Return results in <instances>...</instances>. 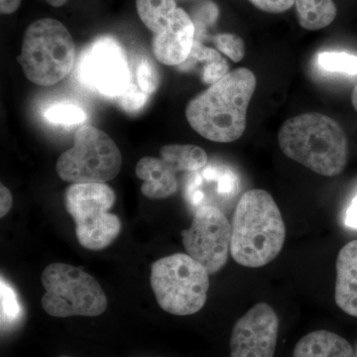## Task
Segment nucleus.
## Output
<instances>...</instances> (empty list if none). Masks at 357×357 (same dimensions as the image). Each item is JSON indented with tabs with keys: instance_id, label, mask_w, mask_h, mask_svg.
Returning <instances> with one entry per match:
<instances>
[{
	"instance_id": "obj_30",
	"label": "nucleus",
	"mask_w": 357,
	"mask_h": 357,
	"mask_svg": "<svg viewBox=\"0 0 357 357\" xmlns=\"http://www.w3.org/2000/svg\"><path fill=\"white\" fill-rule=\"evenodd\" d=\"M21 0H0V13L1 14H13L20 8Z\"/></svg>"
},
{
	"instance_id": "obj_7",
	"label": "nucleus",
	"mask_w": 357,
	"mask_h": 357,
	"mask_svg": "<svg viewBox=\"0 0 357 357\" xmlns=\"http://www.w3.org/2000/svg\"><path fill=\"white\" fill-rule=\"evenodd\" d=\"M115 195L102 183L73 184L65 194L66 210L74 218L77 241L84 248L102 250L121 231V222L110 213Z\"/></svg>"
},
{
	"instance_id": "obj_5",
	"label": "nucleus",
	"mask_w": 357,
	"mask_h": 357,
	"mask_svg": "<svg viewBox=\"0 0 357 357\" xmlns=\"http://www.w3.org/2000/svg\"><path fill=\"white\" fill-rule=\"evenodd\" d=\"M150 281L159 306L175 316L201 311L210 289V274L206 268L183 253L154 262Z\"/></svg>"
},
{
	"instance_id": "obj_6",
	"label": "nucleus",
	"mask_w": 357,
	"mask_h": 357,
	"mask_svg": "<svg viewBox=\"0 0 357 357\" xmlns=\"http://www.w3.org/2000/svg\"><path fill=\"white\" fill-rule=\"evenodd\" d=\"M41 281L45 289L42 307L52 317H98L107 310L102 288L81 268L53 263L45 268Z\"/></svg>"
},
{
	"instance_id": "obj_8",
	"label": "nucleus",
	"mask_w": 357,
	"mask_h": 357,
	"mask_svg": "<svg viewBox=\"0 0 357 357\" xmlns=\"http://www.w3.org/2000/svg\"><path fill=\"white\" fill-rule=\"evenodd\" d=\"M122 166L119 147L107 133L86 126L75 134L74 145L59 157L57 173L74 184L105 183L114 180Z\"/></svg>"
},
{
	"instance_id": "obj_1",
	"label": "nucleus",
	"mask_w": 357,
	"mask_h": 357,
	"mask_svg": "<svg viewBox=\"0 0 357 357\" xmlns=\"http://www.w3.org/2000/svg\"><path fill=\"white\" fill-rule=\"evenodd\" d=\"M256 84L252 70L246 68L231 70L188 103V122L199 135L213 142L239 139L245 131Z\"/></svg>"
},
{
	"instance_id": "obj_24",
	"label": "nucleus",
	"mask_w": 357,
	"mask_h": 357,
	"mask_svg": "<svg viewBox=\"0 0 357 357\" xmlns=\"http://www.w3.org/2000/svg\"><path fill=\"white\" fill-rule=\"evenodd\" d=\"M149 96L138 84L131 83L128 89L119 96V105L129 114H138L147 105Z\"/></svg>"
},
{
	"instance_id": "obj_26",
	"label": "nucleus",
	"mask_w": 357,
	"mask_h": 357,
	"mask_svg": "<svg viewBox=\"0 0 357 357\" xmlns=\"http://www.w3.org/2000/svg\"><path fill=\"white\" fill-rule=\"evenodd\" d=\"M218 17V8L210 0L199 2V6L194 10V18H192L197 30H202L206 26L213 25Z\"/></svg>"
},
{
	"instance_id": "obj_29",
	"label": "nucleus",
	"mask_w": 357,
	"mask_h": 357,
	"mask_svg": "<svg viewBox=\"0 0 357 357\" xmlns=\"http://www.w3.org/2000/svg\"><path fill=\"white\" fill-rule=\"evenodd\" d=\"M345 225L351 229H357V195L356 198L352 199L351 206L347 208L345 215Z\"/></svg>"
},
{
	"instance_id": "obj_32",
	"label": "nucleus",
	"mask_w": 357,
	"mask_h": 357,
	"mask_svg": "<svg viewBox=\"0 0 357 357\" xmlns=\"http://www.w3.org/2000/svg\"><path fill=\"white\" fill-rule=\"evenodd\" d=\"M351 102L352 105H354V109H356L357 112V84L356 86H354V91H352Z\"/></svg>"
},
{
	"instance_id": "obj_15",
	"label": "nucleus",
	"mask_w": 357,
	"mask_h": 357,
	"mask_svg": "<svg viewBox=\"0 0 357 357\" xmlns=\"http://www.w3.org/2000/svg\"><path fill=\"white\" fill-rule=\"evenodd\" d=\"M293 357H354V349L345 338L328 331H316L301 338Z\"/></svg>"
},
{
	"instance_id": "obj_3",
	"label": "nucleus",
	"mask_w": 357,
	"mask_h": 357,
	"mask_svg": "<svg viewBox=\"0 0 357 357\" xmlns=\"http://www.w3.org/2000/svg\"><path fill=\"white\" fill-rule=\"evenodd\" d=\"M282 152L312 172L335 177L344 172L349 144L344 129L332 117L307 112L284 122L278 134Z\"/></svg>"
},
{
	"instance_id": "obj_34",
	"label": "nucleus",
	"mask_w": 357,
	"mask_h": 357,
	"mask_svg": "<svg viewBox=\"0 0 357 357\" xmlns=\"http://www.w3.org/2000/svg\"><path fill=\"white\" fill-rule=\"evenodd\" d=\"M354 357H357V344H356V351H354Z\"/></svg>"
},
{
	"instance_id": "obj_2",
	"label": "nucleus",
	"mask_w": 357,
	"mask_h": 357,
	"mask_svg": "<svg viewBox=\"0 0 357 357\" xmlns=\"http://www.w3.org/2000/svg\"><path fill=\"white\" fill-rule=\"evenodd\" d=\"M230 255L241 266L259 268L281 252L286 227L281 211L269 192L249 190L237 204L231 223Z\"/></svg>"
},
{
	"instance_id": "obj_21",
	"label": "nucleus",
	"mask_w": 357,
	"mask_h": 357,
	"mask_svg": "<svg viewBox=\"0 0 357 357\" xmlns=\"http://www.w3.org/2000/svg\"><path fill=\"white\" fill-rule=\"evenodd\" d=\"M318 64L326 72L357 75V56L351 54L324 52L319 54Z\"/></svg>"
},
{
	"instance_id": "obj_11",
	"label": "nucleus",
	"mask_w": 357,
	"mask_h": 357,
	"mask_svg": "<svg viewBox=\"0 0 357 357\" xmlns=\"http://www.w3.org/2000/svg\"><path fill=\"white\" fill-rule=\"evenodd\" d=\"M279 319L267 303H258L236 321L230 338L231 357H274Z\"/></svg>"
},
{
	"instance_id": "obj_16",
	"label": "nucleus",
	"mask_w": 357,
	"mask_h": 357,
	"mask_svg": "<svg viewBox=\"0 0 357 357\" xmlns=\"http://www.w3.org/2000/svg\"><path fill=\"white\" fill-rule=\"evenodd\" d=\"M160 154L177 173L198 172L208 165V162L206 152L196 145H166L162 148Z\"/></svg>"
},
{
	"instance_id": "obj_31",
	"label": "nucleus",
	"mask_w": 357,
	"mask_h": 357,
	"mask_svg": "<svg viewBox=\"0 0 357 357\" xmlns=\"http://www.w3.org/2000/svg\"><path fill=\"white\" fill-rule=\"evenodd\" d=\"M47 2H48L50 6L54 7H61L64 6L66 2L68 1V0H46Z\"/></svg>"
},
{
	"instance_id": "obj_33",
	"label": "nucleus",
	"mask_w": 357,
	"mask_h": 357,
	"mask_svg": "<svg viewBox=\"0 0 357 357\" xmlns=\"http://www.w3.org/2000/svg\"><path fill=\"white\" fill-rule=\"evenodd\" d=\"M181 1L202 2V1H204V0H181Z\"/></svg>"
},
{
	"instance_id": "obj_27",
	"label": "nucleus",
	"mask_w": 357,
	"mask_h": 357,
	"mask_svg": "<svg viewBox=\"0 0 357 357\" xmlns=\"http://www.w3.org/2000/svg\"><path fill=\"white\" fill-rule=\"evenodd\" d=\"M260 10L269 13H281L287 11L295 4L296 0H249Z\"/></svg>"
},
{
	"instance_id": "obj_17",
	"label": "nucleus",
	"mask_w": 357,
	"mask_h": 357,
	"mask_svg": "<svg viewBox=\"0 0 357 357\" xmlns=\"http://www.w3.org/2000/svg\"><path fill=\"white\" fill-rule=\"evenodd\" d=\"M295 4L300 25L307 30L323 29L337 17L333 0H296Z\"/></svg>"
},
{
	"instance_id": "obj_35",
	"label": "nucleus",
	"mask_w": 357,
	"mask_h": 357,
	"mask_svg": "<svg viewBox=\"0 0 357 357\" xmlns=\"http://www.w3.org/2000/svg\"><path fill=\"white\" fill-rule=\"evenodd\" d=\"M60 357H70V356H60Z\"/></svg>"
},
{
	"instance_id": "obj_4",
	"label": "nucleus",
	"mask_w": 357,
	"mask_h": 357,
	"mask_svg": "<svg viewBox=\"0 0 357 357\" xmlns=\"http://www.w3.org/2000/svg\"><path fill=\"white\" fill-rule=\"evenodd\" d=\"M75 58L74 40L62 22L43 18L28 26L20 63L33 84L41 86L58 84L74 68Z\"/></svg>"
},
{
	"instance_id": "obj_13",
	"label": "nucleus",
	"mask_w": 357,
	"mask_h": 357,
	"mask_svg": "<svg viewBox=\"0 0 357 357\" xmlns=\"http://www.w3.org/2000/svg\"><path fill=\"white\" fill-rule=\"evenodd\" d=\"M335 299L342 312L357 318V239L338 252Z\"/></svg>"
},
{
	"instance_id": "obj_12",
	"label": "nucleus",
	"mask_w": 357,
	"mask_h": 357,
	"mask_svg": "<svg viewBox=\"0 0 357 357\" xmlns=\"http://www.w3.org/2000/svg\"><path fill=\"white\" fill-rule=\"evenodd\" d=\"M195 36L196 27L191 16L177 7L166 29L154 35L152 49L155 57L167 66L184 64L191 54Z\"/></svg>"
},
{
	"instance_id": "obj_9",
	"label": "nucleus",
	"mask_w": 357,
	"mask_h": 357,
	"mask_svg": "<svg viewBox=\"0 0 357 357\" xmlns=\"http://www.w3.org/2000/svg\"><path fill=\"white\" fill-rule=\"evenodd\" d=\"M77 75L84 86L109 98H119L131 84L126 52L112 37L89 45L79 60Z\"/></svg>"
},
{
	"instance_id": "obj_28",
	"label": "nucleus",
	"mask_w": 357,
	"mask_h": 357,
	"mask_svg": "<svg viewBox=\"0 0 357 357\" xmlns=\"http://www.w3.org/2000/svg\"><path fill=\"white\" fill-rule=\"evenodd\" d=\"M13 204L10 191L3 184L0 185V217H6L13 208Z\"/></svg>"
},
{
	"instance_id": "obj_19",
	"label": "nucleus",
	"mask_w": 357,
	"mask_h": 357,
	"mask_svg": "<svg viewBox=\"0 0 357 357\" xmlns=\"http://www.w3.org/2000/svg\"><path fill=\"white\" fill-rule=\"evenodd\" d=\"M136 9L143 24L156 35L166 29L177 4L175 0H136Z\"/></svg>"
},
{
	"instance_id": "obj_18",
	"label": "nucleus",
	"mask_w": 357,
	"mask_h": 357,
	"mask_svg": "<svg viewBox=\"0 0 357 357\" xmlns=\"http://www.w3.org/2000/svg\"><path fill=\"white\" fill-rule=\"evenodd\" d=\"M201 63L204 65V83L211 84L218 83L220 79L229 74V65L225 59L217 50L204 46L199 40H195L191 54L185 63Z\"/></svg>"
},
{
	"instance_id": "obj_14",
	"label": "nucleus",
	"mask_w": 357,
	"mask_h": 357,
	"mask_svg": "<svg viewBox=\"0 0 357 357\" xmlns=\"http://www.w3.org/2000/svg\"><path fill=\"white\" fill-rule=\"evenodd\" d=\"M135 172L144 181L141 192L148 199H167L178 191L177 172L162 158L144 157L138 162Z\"/></svg>"
},
{
	"instance_id": "obj_10",
	"label": "nucleus",
	"mask_w": 357,
	"mask_h": 357,
	"mask_svg": "<svg viewBox=\"0 0 357 357\" xmlns=\"http://www.w3.org/2000/svg\"><path fill=\"white\" fill-rule=\"evenodd\" d=\"M181 234L188 255L201 263L208 274H215L225 266L231 241V223L217 206H199L191 227Z\"/></svg>"
},
{
	"instance_id": "obj_23",
	"label": "nucleus",
	"mask_w": 357,
	"mask_h": 357,
	"mask_svg": "<svg viewBox=\"0 0 357 357\" xmlns=\"http://www.w3.org/2000/svg\"><path fill=\"white\" fill-rule=\"evenodd\" d=\"M213 42L220 52L234 62H241L245 55V44L241 37L231 33H222L213 37Z\"/></svg>"
},
{
	"instance_id": "obj_22",
	"label": "nucleus",
	"mask_w": 357,
	"mask_h": 357,
	"mask_svg": "<svg viewBox=\"0 0 357 357\" xmlns=\"http://www.w3.org/2000/svg\"><path fill=\"white\" fill-rule=\"evenodd\" d=\"M137 84L148 96H152L157 91L159 86L160 77L156 66L149 58L143 57L138 62L137 70Z\"/></svg>"
},
{
	"instance_id": "obj_20",
	"label": "nucleus",
	"mask_w": 357,
	"mask_h": 357,
	"mask_svg": "<svg viewBox=\"0 0 357 357\" xmlns=\"http://www.w3.org/2000/svg\"><path fill=\"white\" fill-rule=\"evenodd\" d=\"M45 119L58 126H70L86 121V112L72 103L60 102L50 105L44 114Z\"/></svg>"
},
{
	"instance_id": "obj_25",
	"label": "nucleus",
	"mask_w": 357,
	"mask_h": 357,
	"mask_svg": "<svg viewBox=\"0 0 357 357\" xmlns=\"http://www.w3.org/2000/svg\"><path fill=\"white\" fill-rule=\"evenodd\" d=\"M1 317L2 324L4 321H13L20 314V306L13 289L7 285L1 279Z\"/></svg>"
}]
</instances>
